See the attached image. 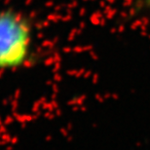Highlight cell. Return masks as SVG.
<instances>
[{
  "mask_svg": "<svg viewBox=\"0 0 150 150\" xmlns=\"http://www.w3.org/2000/svg\"><path fill=\"white\" fill-rule=\"evenodd\" d=\"M36 37L34 21L26 12L0 7V74L17 73L35 62Z\"/></svg>",
  "mask_w": 150,
  "mask_h": 150,
  "instance_id": "cell-1",
  "label": "cell"
},
{
  "mask_svg": "<svg viewBox=\"0 0 150 150\" xmlns=\"http://www.w3.org/2000/svg\"><path fill=\"white\" fill-rule=\"evenodd\" d=\"M129 10L135 18H150V0H132Z\"/></svg>",
  "mask_w": 150,
  "mask_h": 150,
  "instance_id": "cell-2",
  "label": "cell"
}]
</instances>
